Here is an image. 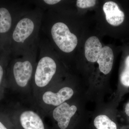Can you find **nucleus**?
<instances>
[{
  "label": "nucleus",
  "instance_id": "1",
  "mask_svg": "<svg viewBox=\"0 0 129 129\" xmlns=\"http://www.w3.org/2000/svg\"><path fill=\"white\" fill-rule=\"evenodd\" d=\"M44 10L34 6L19 18L9 36V51L22 55L39 44Z\"/></svg>",
  "mask_w": 129,
  "mask_h": 129
},
{
  "label": "nucleus",
  "instance_id": "2",
  "mask_svg": "<svg viewBox=\"0 0 129 129\" xmlns=\"http://www.w3.org/2000/svg\"><path fill=\"white\" fill-rule=\"evenodd\" d=\"M53 50L46 38L40 36L32 84L36 96L49 88L56 73L57 64Z\"/></svg>",
  "mask_w": 129,
  "mask_h": 129
},
{
  "label": "nucleus",
  "instance_id": "3",
  "mask_svg": "<svg viewBox=\"0 0 129 129\" xmlns=\"http://www.w3.org/2000/svg\"><path fill=\"white\" fill-rule=\"evenodd\" d=\"M41 31L51 46H55L63 53L72 52L78 45V38L68 25L61 21H55L44 11Z\"/></svg>",
  "mask_w": 129,
  "mask_h": 129
},
{
  "label": "nucleus",
  "instance_id": "4",
  "mask_svg": "<svg viewBox=\"0 0 129 129\" xmlns=\"http://www.w3.org/2000/svg\"><path fill=\"white\" fill-rule=\"evenodd\" d=\"M38 47L39 44L23 55L13 57L10 68L11 80L19 92L32 88Z\"/></svg>",
  "mask_w": 129,
  "mask_h": 129
},
{
  "label": "nucleus",
  "instance_id": "5",
  "mask_svg": "<svg viewBox=\"0 0 129 129\" xmlns=\"http://www.w3.org/2000/svg\"><path fill=\"white\" fill-rule=\"evenodd\" d=\"M32 1L15 2L10 9L0 7V34H10L19 18L34 5Z\"/></svg>",
  "mask_w": 129,
  "mask_h": 129
},
{
  "label": "nucleus",
  "instance_id": "6",
  "mask_svg": "<svg viewBox=\"0 0 129 129\" xmlns=\"http://www.w3.org/2000/svg\"><path fill=\"white\" fill-rule=\"evenodd\" d=\"M74 91L70 87H64L57 92L47 89L39 95L40 104L48 109L49 107H57L69 100L74 94Z\"/></svg>",
  "mask_w": 129,
  "mask_h": 129
},
{
  "label": "nucleus",
  "instance_id": "7",
  "mask_svg": "<svg viewBox=\"0 0 129 129\" xmlns=\"http://www.w3.org/2000/svg\"><path fill=\"white\" fill-rule=\"evenodd\" d=\"M77 110L76 106H70L65 102L53 109L52 117L53 119L57 122L58 125L60 128L66 129Z\"/></svg>",
  "mask_w": 129,
  "mask_h": 129
},
{
  "label": "nucleus",
  "instance_id": "8",
  "mask_svg": "<svg viewBox=\"0 0 129 129\" xmlns=\"http://www.w3.org/2000/svg\"><path fill=\"white\" fill-rule=\"evenodd\" d=\"M19 123L23 129H45L44 122L37 112L30 109H25L19 112Z\"/></svg>",
  "mask_w": 129,
  "mask_h": 129
},
{
  "label": "nucleus",
  "instance_id": "9",
  "mask_svg": "<svg viewBox=\"0 0 129 129\" xmlns=\"http://www.w3.org/2000/svg\"><path fill=\"white\" fill-rule=\"evenodd\" d=\"M103 9L106 20L111 25L118 26L124 21V13L115 3L112 1L106 2L103 6Z\"/></svg>",
  "mask_w": 129,
  "mask_h": 129
},
{
  "label": "nucleus",
  "instance_id": "10",
  "mask_svg": "<svg viewBox=\"0 0 129 129\" xmlns=\"http://www.w3.org/2000/svg\"><path fill=\"white\" fill-rule=\"evenodd\" d=\"M101 42L95 36H91L86 41L85 45V55L89 62H94L98 60L102 49Z\"/></svg>",
  "mask_w": 129,
  "mask_h": 129
},
{
  "label": "nucleus",
  "instance_id": "11",
  "mask_svg": "<svg viewBox=\"0 0 129 129\" xmlns=\"http://www.w3.org/2000/svg\"><path fill=\"white\" fill-rule=\"evenodd\" d=\"M114 57L113 52L111 47L107 46L103 47L97 62L99 64V70L104 74H108L111 72Z\"/></svg>",
  "mask_w": 129,
  "mask_h": 129
},
{
  "label": "nucleus",
  "instance_id": "12",
  "mask_svg": "<svg viewBox=\"0 0 129 129\" xmlns=\"http://www.w3.org/2000/svg\"><path fill=\"white\" fill-rule=\"evenodd\" d=\"M94 123L97 129H117L116 124L106 115L97 116L94 120Z\"/></svg>",
  "mask_w": 129,
  "mask_h": 129
},
{
  "label": "nucleus",
  "instance_id": "13",
  "mask_svg": "<svg viewBox=\"0 0 129 129\" xmlns=\"http://www.w3.org/2000/svg\"><path fill=\"white\" fill-rule=\"evenodd\" d=\"M96 4L94 0H78L76 1V5L79 8H88L94 6Z\"/></svg>",
  "mask_w": 129,
  "mask_h": 129
},
{
  "label": "nucleus",
  "instance_id": "14",
  "mask_svg": "<svg viewBox=\"0 0 129 129\" xmlns=\"http://www.w3.org/2000/svg\"><path fill=\"white\" fill-rule=\"evenodd\" d=\"M2 64L0 63V85L2 83L5 74V70Z\"/></svg>",
  "mask_w": 129,
  "mask_h": 129
},
{
  "label": "nucleus",
  "instance_id": "15",
  "mask_svg": "<svg viewBox=\"0 0 129 129\" xmlns=\"http://www.w3.org/2000/svg\"><path fill=\"white\" fill-rule=\"evenodd\" d=\"M125 66L124 70L129 73V55L125 59Z\"/></svg>",
  "mask_w": 129,
  "mask_h": 129
},
{
  "label": "nucleus",
  "instance_id": "16",
  "mask_svg": "<svg viewBox=\"0 0 129 129\" xmlns=\"http://www.w3.org/2000/svg\"><path fill=\"white\" fill-rule=\"evenodd\" d=\"M125 112L128 116H129V102L127 103L125 108Z\"/></svg>",
  "mask_w": 129,
  "mask_h": 129
},
{
  "label": "nucleus",
  "instance_id": "17",
  "mask_svg": "<svg viewBox=\"0 0 129 129\" xmlns=\"http://www.w3.org/2000/svg\"><path fill=\"white\" fill-rule=\"evenodd\" d=\"M0 129H8L1 121H0Z\"/></svg>",
  "mask_w": 129,
  "mask_h": 129
}]
</instances>
